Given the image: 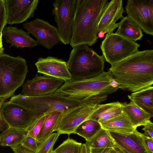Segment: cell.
<instances>
[{"label": "cell", "instance_id": "cell-20", "mask_svg": "<svg viewBox=\"0 0 153 153\" xmlns=\"http://www.w3.org/2000/svg\"><path fill=\"white\" fill-rule=\"evenodd\" d=\"M123 112L122 103L118 101L103 104H99L88 119L101 123L116 116Z\"/></svg>", "mask_w": 153, "mask_h": 153}, {"label": "cell", "instance_id": "cell-32", "mask_svg": "<svg viewBox=\"0 0 153 153\" xmlns=\"http://www.w3.org/2000/svg\"><path fill=\"white\" fill-rule=\"evenodd\" d=\"M6 11L4 0H0V31L2 33L6 25Z\"/></svg>", "mask_w": 153, "mask_h": 153}, {"label": "cell", "instance_id": "cell-42", "mask_svg": "<svg viewBox=\"0 0 153 153\" xmlns=\"http://www.w3.org/2000/svg\"><path fill=\"white\" fill-rule=\"evenodd\" d=\"M4 49V48H1L0 47V54H3Z\"/></svg>", "mask_w": 153, "mask_h": 153}, {"label": "cell", "instance_id": "cell-39", "mask_svg": "<svg viewBox=\"0 0 153 153\" xmlns=\"http://www.w3.org/2000/svg\"><path fill=\"white\" fill-rule=\"evenodd\" d=\"M80 153H88L87 147L85 143L82 144Z\"/></svg>", "mask_w": 153, "mask_h": 153}, {"label": "cell", "instance_id": "cell-44", "mask_svg": "<svg viewBox=\"0 0 153 153\" xmlns=\"http://www.w3.org/2000/svg\"><path fill=\"white\" fill-rule=\"evenodd\" d=\"M1 137H0V143H1Z\"/></svg>", "mask_w": 153, "mask_h": 153}, {"label": "cell", "instance_id": "cell-35", "mask_svg": "<svg viewBox=\"0 0 153 153\" xmlns=\"http://www.w3.org/2000/svg\"><path fill=\"white\" fill-rule=\"evenodd\" d=\"M5 99L3 98H0V131H3L9 126L2 118L0 113V109L2 103Z\"/></svg>", "mask_w": 153, "mask_h": 153}, {"label": "cell", "instance_id": "cell-19", "mask_svg": "<svg viewBox=\"0 0 153 153\" xmlns=\"http://www.w3.org/2000/svg\"><path fill=\"white\" fill-rule=\"evenodd\" d=\"M102 128L108 131L122 134L132 133L136 129L127 114H121L102 122Z\"/></svg>", "mask_w": 153, "mask_h": 153}, {"label": "cell", "instance_id": "cell-11", "mask_svg": "<svg viewBox=\"0 0 153 153\" xmlns=\"http://www.w3.org/2000/svg\"><path fill=\"white\" fill-rule=\"evenodd\" d=\"M0 113L9 127L19 129L26 130L36 118L31 111L9 101L2 103Z\"/></svg>", "mask_w": 153, "mask_h": 153}, {"label": "cell", "instance_id": "cell-33", "mask_svg": "<svg viewBox=\"0 0 153 153\" xmlns=\"http://www.w3.org/2000/svg\"><path fill=\"white\" fill-rule=\"evenodd\" d=\"M143 126L142 130L144 131L143 133L144 137L153 139V123L150 121Z\"/></svg>", "mask_w": 153, "mask_h": 153}, {"label": "cell", "instance_id": "cell-29", "mask_svg": "<svg viewBox=\"0 0 153 153\" xmlns=\"http://www.w3.org/2000/svg\"><path fill=\"white\" fill-rule=\"evenodd\" d=\"M60 135L57 132L52 133L43 142L39 145L37 151L34 153H50Z\"/></svg>", "mask_w": 153, "mask_h": 153}, {"label": "cell", "instance_id": "cell-7", "mask_svg": "<svg viewBox=\"0 0 153 153\" xmlns=\"http://www.w3.org/2000/svg\"><path fill=\"white\" fill-rule=\"evenodd\" d=\"M140 45L115 33H107L100 49L105 60L111 65L138 51Z\"/></svg>", "mask_w": 153, "mask_h": 153}, {"label": "cell", "instance_id": "cell-23", "mask_svg": "<svg viewBox=\"0 0 153 153\" xmlns=\"http://www.w3.org/2000/svg\"><path fill=\"white\" fill-rule=\"evenodd\" d=\"M117 24L118 28L115 33L129 40L136 42L143 36L140 27L128 16L123 17Z\"/></svg>", "mask_w": 153, "mask_h": 153}, {"label": "cell", "instance_id": "cell-18", "mask_svg": "<svg viewBox=\"0 0 153 153\" xmlns=\"http://www.w3.org/2000/svg\"><path fill=\"white\" fill-rule=\"evenodd\" d=\"M2 34L6 42L10 44V46L17 48H31L38 44L37 41L30 36L29 33L15 27H5Z\"/></svg>", "mask_w": 153, "mask_h": 153}, {"label": "cell", "instance_id": "cell-26", "mask_svg": "<svg viewBox=\"0 0 153 153\" xmlns=\"http://www.w3.org/2000/svg\"><path fill=\"white\" fill-rule=\"evenodd\" d=\"M87 150L90 148H114L115 142L108 131L101 128L92 137L86 140Z\"/></svg>", "mask_w": 153, "mask_h": 153}, {"label": "cell", "instance_id": "cell-21", "mask_svg": "<svg viewBox=\"0 0 153 153\" xmlns=\"http://www.w3.org/2000/svg\"><path fill=\"white\" fill-rule=\"evenodd\" d=\"M123 112L128 116L134 128L144 126L150 120V114L130 101L129 103H122Z\"/></svg>", "mask_w": 153, "mask_h": 153}, {"label": "cell", "instance_id": "cell-5", "mask_svg": "<svg viewBox=\"0 0 153 153\" xmlns=\"http://www.w3.org/2000/svg\"><path fill=\"white\" fill-rule=\"evenodd\" d=\"M28 71L26 60L20 56L0 54V98L12 97L23 85Z\"/></svg>", "mask_w": 153, "mask_h": 153}, {"label": "cell", "instance_id": "cell-6", "mask_svg": "<svg viewBox=\"0 0 153 153\" xmlns=\"http://www.w3.org/2000/svg\"><path fill=\"white\" fill-rule=\"evenodd\" d=\"M9 102L30 110L36 118L51 111H62L85 102L67 98L55 92L39 97L27 96L19 94L12 96Z\"/></svg>", "mask_w": 153, "mask_h": 153}, {"label": "cell", "instance_id": "cell-4", "mask_svg": "<svg viewBox=\"0 0 153 153\" xmlns=\"http://www.w3.org/2000/svg\"><path fill=\"white\" fill-rule=\"evenodd\" d=\"M105 59L87 45L73 48L67 62L72 79L77 80L97 76L104 71Z\"/></svg>", "mask_w": 153, "mask_h": 153}, {"label": "cell", "instance_id": "cell-36", "mask_svg": "<svg viewBox=\"0 0 153 153\" xmlns=\"http://www.w3.org/2000/svg\"><path fill=\"white\" fill-rule=\"evenodd\" d=\"M11 148L14 153H34L25 148L21 144Z\"/></svg>", "mask_w": 153, "mask_h": 153}, {"label": "cell", "instance_id": "cell-34", "mask_svg": "<svg viewBox=\"0 0 153 153\" xmlns=\"http://www.w3.org/2000/svg\"><path fill=\"white\" fill-rule=\"evenodd\" d=\"M88 153H117L114 148H93L88 149Z\"/></svg>", "mask_w": 153, "mask_h": 153}, {"label": "cell", "instance_id": "cell-13", "mask_svg": "<svg viewBox=\"0 0 153 153\" xmlns=\"http://www.w3.org/2000/svg\"><path fill=\"white\" fill-rule=\"evenodd\" d=\"M65 81L51 77L36 74L22 85V94L29 97H39L54 93Z\"/></svg>", "mask_w": 153, "mask_h": 153}, {"label": "cell", "instance_id": "cell-2", "mask_svg": "<svg viewBox=\"0 0 153 153\" xmlns=\"http://www.w3.org/2000/svg\"><path fill=\"white\" fill-rule=\"evenodd\" d=\"M108 0H76L70 44L72 48L97 42L100 20L108 2Z\"/></svg>", "mask_w": 153, "mask_h": 153}, {"label": "cell", "instance_id": "cell-12", "mask_svg": "<svg viewBox=\"0 0 153 153\" xmlns=\"http://www.w3.org/2000/svg\"><path fill=\"white\" fill-rule=\"evenodd\" d=\"M23 27L36 37L38 44L48 49H51L60 42L57 28L43 19L36 18L24 23Z\"/></svg>", "mask_w": 153, "mask_h": 153}, {"label": "cell", "instance_id": "cell-22", "mask_svg": "<svg viewBox=\"0 0 153 153\" xmlns=\"http://www.w3.org/2000/svg\"><path fill=\"white\" fill-rule=\"evenodd\" d=\"M128 98L135 105L153 116V87L152 86L132 93Z\"/></svg>", "mask_w": 153, "mask_h": 153}, {"label": "cell", "instance_id": "cell-25", "mask_svg": "<svg viewBox=\"0 0 153 153\" xmlns=\"http://www.w3.org/2000/svg\"><path fill=\"white\" fill-rule=\"evenodd\" d=\"M27 134L26 130L8 127L0 134V145L10 148L16 147L21 144Z\"/></svg>", "mask_w": 153, "mask_h": 153}, {"label": "cell", "instance_id": "cell-40", "mask_svg": "<svg viewBox=\"0 0 153 153\" xmlns=\"http://www.w3.org/2000/svg\"><path fill=\"white\" fill-rule=\"evenodd\" d=\"M97 37L98 38H103L104 37L105 33L103 31H100L97 33Z\"/></svg>", "mask_w": 153, "mask_h": 153}, {"label": "cell", "instance_id": "cell-8", "mask_svg": "<svg viewBox=\"0 0 153 153\" xmlns=\"http://www.w3.org/2000/svg\"><path fill=\"white\" fill-rule=\"evenodd\" d=\"M98 104L85 102L63 111L54 131L69 135L83 122L88 120Z\"/></svg>", "mask_w": 153, "mask_h": 153}, {"label": "cell", "instance_id": "cell-9", "mask_svg": "<svg viewBox=\"0 0 153 153\" xmlns=\"http://www.w3.org/2000/svg\"><path fill=\"white\" fill-rule=\"evenodd\" d=\"M76 0H56L53 3L52 13L57 24L60 42L70 44Z\"/></svg>", "mask_w": 153, "mask_h": 153}, {"label": "cell", "instance_id": "cell-14", "mask_svg": "<svg viewBox=\"0 0 153 153\" xmlns=\"http://www.w3.org/2000/svg\"><path fill=\"white\" fill-rule=\"evenodd\" d=\"M6 11V24L22 23L33 17L39 0H4Z\"/></svg>", "mask_w": 153, "mask_h": 153}, {"label": "cell", "instance_id": "cell-10", "mask_svg": "<svg viewBox=\"0 0 153 153\" xmlns=\"http://www.w3.org/2000/svg\"><path fill=\"white\" fill-rule=\"evenodd\" d=\"M125 10L144 32L153 35V0H128Z\"/></svg>", "mask_w": 153, "mask_h": 153}, {"label": "cell", "instance_id": "cell-30", "mask_svg": "<svg viewBox=\"0 0 153 153\" xmlns=\"http://www.w3.org/2000/svg\"><path fill=\"white\" fill-rule=\"evenodd\" d=\"M46 114H45L41 115L36 118L33 123L26 129L27 131V135L36 139L43 124Z\"/></svg>", "mask_w": 153, "mask_h": 153}, {"label": "cell", "instance_id": "cell-1", "mask_svg": "<svg viewBox=\"0 0 153 153\" xmlns=\"http://www.w3.org/2000/svg\"><path fill=\"white\" fill-rule=\"evenodd\" d=\"M111 65L109 71L123 91L133 92L153 85V50L138 51Z\"/></svg>", "mask_w": 153, "mask_h": 153}, {"label": "cell", "instance_id": "cell-27", "mask_svg": "<svg viewBox=\"0 0 153 153\" xmlns=\"http://www.w3.org/2000/svg\"><path fill=\"white\" fill-rule=\"evenodd\" d=\"M102 128L99 123L88 119L79 125L74 134L80 136L87 140L92 137Z\"/></svg>", "mask_w": 153, "mask_h": 153}, {"label": "cell", "instance_id": "cell-43", "mask_svg": "<svg viewBox=\"0 0 153 153\" xmlns=\"http://www.w3.org/2000/svg\"><path fill=\"white\" fill-rule=\"evenodd\" d=\"M50 153H55L53 151V150Z\"/></svg>", "mask_w": 153, "mask_h": 153}, {"label": "cell", "instance_id": "cell-37", "mask_svg": "<svg viewBox=\"0 0 153 153\" xmlns=\"http://www.w3.org/2000/svg\"><path fill=\"white\" fill-rule=\"evenodd\" d=\"M146 144L151 153H153V139L145 137Z\"/></svg>", "mask_w": 153, "mask_h": 153}, {"label": "cell", "instance_id": "cell-15", "mask_svg": "<svg viewBox=\"0 0 153 153\" xmlns=\"http://www.w3.org/2000/svg\"><path fill=\"white\" fill-rule=\"evenodd\" d=\"M35 65L37 72L44 76L62 79L65 81L72 79L67 62L54 57L39 58Z\"/></svg>", "mask_w": 153, "mask_h": 153}, {"label": "cell", "instance_id": "cell-16", "mask_svg": "<svg viewBox=\"0 0 153 153\" xmlns=\"http://www.w3.org/2000/svg\"><path fill=\"white\" fill-rule=\"evenodd\" d=\"M115 143L129 153H151L143 134L136 129L128 134L109 131Z\"/></svg>", "mask_w": 153, "mask_h": 153}, {"label": "cell", "instance_id": "cell-31", "mask_svg": "<svg viewBox=\"0 0 153 153\" xmlns=\"http://www.w3.org/2000/svg\"><path fill=\"white\" fill-rule=\"evenodd\" d=\"M21 144L25 148L33 152L37 151L39 146L36 139L27 135L25 137Z\"/></svg>", "mask_w": 153, "mask_h": 153}, {"label": "cell", "instance_id": "cell-41", "mask_svg": "<svg viewBox=\"0 0 153 153\" xmlns=\"http://www.w3.org/2000/svg\"><path fill=\"white\" fill-rule=\"evenodd\" d=\"M0 47L1 48H3L2 42V33L0 31Z\"/></svg>", "mask_w": 153, "mask_h": 153}, {"label": "cell", "instance_id": "cell-28", "mask_svg": "<svg viewBox=\"0 0 153 153\" xmlns=\"http://www.w3.org/2000/svg\"><path fill=\"white\" fill-rule=\"evenodd\" d=\"M82 145L68 137L53 151L55 153H80Z\"/></svg>", "mask_w": 153, "mask_h": 153}, {"label": "cell", "instance_id": "cell-24", "mask_svg": "<svg viewBox=\"0 0 153 153\" xmlns=\"http://www.w3.org/2000/svg\"><path fill=\"white\" fill-rule=\"evenodd\" d=\"M62 111L56 110L45 113V120L36 138L39 145L54 131L55 128Z\"/></svg>", "mask_w": 153, "mask_h": 153}, {"label": "cell", "instance_id": "cell-38", "mask_svg": "<svg viewBox=\"0 0 153 153\" xmlns=\"http://www.w3.org/2000/svg\"><path fill=\"white\" fill-rule=\"evenodd\" d=\"M117 153H129L120 148L115 143V146L114 148Z\"/></svg>", "mask_w": 153, "mask_h": 153}, {"label": "cell", "instance_id": "cell-17", "mask_svg": "<svg viewBox=\"0 0 153 153\" xmlns=\"http://www.w3.org/2000/svg\"><path fill=\"white\" fill-rule=\"evenodd\" d=\"M123 0H112L108 2L98 25L97 33H111L118 27L117 21L124 17Z\"/></svg>", "mask_w": 153, "mask_h": 153}, {"label": "cell", "instance_id": "cell-3", "mask_svg": "<svg viewBox=\"0 0 153 153\" xmlns=\"http://www.w3.org/2000/svg\"><path fill=\"white\" fill-rule=\"evenodd\" d=\"M119 88L108 71L91 78L66 81L55 92L67 98L99 104Z\"/></svg>", "mask_w": 153, "mask_h": 153}]
</instances>
